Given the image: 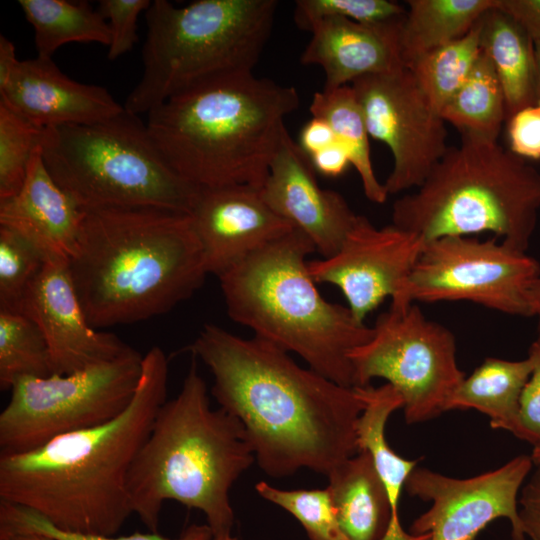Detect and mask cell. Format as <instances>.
Wrapping results in <instances>:
<instances>
[{"mask_svg": "<svg viewBox=\"0 0 540 540\" xmlns=\"http://www.w3.org/2000/svg\"><path fill=\"white\" fill-rule=\"evenodd\" d=\"M211 371L212 395L243 425L264 473L282 478L301 468L328 475L358 453L356 424L364 401L300 367L280 347L207 324L190 346Z\"/></svg>", "mask_w": 540, "mask_h": 540, "instance_id": "obj_1", "label": "cell"}, {"mask_svg": "<svg viewBox=\"0 0 540 540\" xmlns=\"http://www.w3.org/2000/svg\"><path fill=\"white\" fill-rule=\"evenodd\" d=\"M168 360L153 346L129 406L102 425L57 437L24 453L0 454V500L30 509L55 527L115 535L133 514L128 476L160 407Z\"/></svg>", "mask_w": 540, "mask_h": 540, "instance_id": "obj_2", "label": "cell"}, {"mask_svg": "<svg viewBox=\"0 0 540 540\" xmlns=\"http://www.w3.org/2000/svg\"><path fill=\"white\" fill-rule=\"evenodd\" d=\"M71 278L93 328L161 315L204 282L189 214L156 208L84 211Z\"/></svg>", "mask_w": 540, "mask_h": 540, "instance_id": "obj_3", "label": "cell"}, {"mask_svg": "<svg viewBox=\"0 0 540 540\" xmlns=\"http://www.w3.org/2000/svg\"><path fill=\"white\" fill-rule=\"evenodd\" d=\"M300 103L294 86L253 72L219 76L150 111L148 131L167 163L199 188H261Z\"/></svg>", "mask_w": 540, "mask_h": 540, "instance_id": "obj_4", "label": "cell"}, {"mask_svg": "<svg viewBox=\"0 0 540 540\" xmlns=\"http://www.w3.org/2000/svg\"><path fill=\"white\" fill-rule=\"evenodd\" d=\"M255 461L242 423L210 406L193 360L181 390L158 410L128 476L132 512L158 532L165 501L201 511L215 536L232 533L230 489Z\"/></svg>", "mask_w": 540, "mask_h": 540, "instance_id": "obj_5", "label": "cell"}, {"mask_svg": "<svg viewBox=\"0 0 540 540\" xmlns=\"http://www.w3.org/2000/svg\"><path fill=\"white\" fill-rule=\"evenodd\" d=\"M294 228L254 251L218 276L228 315L255 337L294 352L310 369L355 387L351 352L368 342L373 327L355 319L347 306L322 297L308 270L315 252Z\"/></svg>", "mask_w": 540, "mask_h": 540, "instance_id": "obj_6", "label": "cell"}, {"mask_svg": "<svg viewBox=\"0 0 540 540\" xmlns=\"http://www.w3.org/2000/svg\"><path fill=\"white\" fill-rule=\"evenodd\" d=\"M540 210V173L497 141L461 134L421 186L398 198L392 224L425 241L492 232L526 252Z\"/></svg>", "mask_w": 540, "mask_h": 540, "instance_id": "obj_7", "label": "cell"}, {"mask_svg": "<svg viewBox=\"0 0 540 540\" xmlns=\"http://www.w3.org/2000/svg\"><path fill=\"white\" fill-rule=\"evenodd\" d=\"M276 0H154L145 12L143 73L124 109L140 115L207 80L253 72L270 37Z\"/></svg>", "mask_w": 540, "mask_h": 540, "instance_id": "obj_8", "label": "cell"}, {"mask_svg": "<svg viewBox=\"0 0 540 540\" xmlns=\"http://www.w3.org/2000/svg\"><path fill=\"white\" fill-rule=\"evenodd\" d=\"M41 153L54 180L83 211L190 214L200 189L167 163L146 122L125 109L95 123L46 128Z\"/></svg>", "mask_w": 540, "mask_h": 540, "instance_id": "obj_9", "label": "cell"}, {"mask_svg": "<svg viewBox=\"0 0 540 540\" xmlns=\"http://www.w3.org/2000/svg\"><path fill=\"white\" fill-rule=\"evenodd\" d=\"M142 361L131 349L70 374L19 378L0 413V454L28 452L116 418L136 393Z\"/></svg>", "mask_w": 540, "mask_h": 540, "instance_id": "obj_10", "label": "cell"}, {"mask_svg": "<svg viewBox=\"0 0 540 540\" xmlns=\"http://www.w3.org/2000/svg\"><path fill=\"white\" fill-rule=\"evenodd\" d=\"M350 360L355 387L383 378L401 394L408 424L445 412L466 377L457 363L453 333L428 320L414 303L391 304L378 317L371 339L355 348Z\"/></svg>", "mask_w": 540, "mask_h": 540, "instance_id": "obj_11", "label": "cell"}, {"mask_svg": "<svg viewBox=\"0 0 540 540\" xmlns=\"http://www.w3.org/2000/svg\"><path fill=\"white\" fill-rule=\"evenodd\" d=\"M539 279L538 261L497 237L445 236L425 242L391 304L462 300L532 317L533 291Z\"/></svg>", "mask_w": 540, "mask_h": 540, "instance_id": "obj_12", "label": "cell"}, {"mask_svg": "<svg viewBox=\"0 0 540 540\" xmlns=\"http://www.w3.org/2000/svg\"><path fill=\"white\" fill-rule=\"evenodd\" d=\"M351 87L369 136L384 143L393 168L384 186L388 194L418 188L448 150L446 122L429 104L411 71L367 75Z\"/></svg>", "mask_w": 540, "mask_h": 540, "instance_id": "obj_13", "label": "cell"}, {"mask_svg": "<svg viewBox=\"0 0 540 540\" xmlns=\"http://www.w3.org/2000/svg\"><path fill=\"white\" fill-rule=\"evenodd\" d=\"M533 466L531 456L519 455L501 467L460 479L415 467L404 489L431 502L409 528L429 533L431 540H475L490 522L506 518L512 540H526L518 509L519 489Z\"/></svg>", "mask_w": 540, "mask_h": 540, "instance_id": "obj_14", "label": "cell"}, {"mask_svg": "<svg viewBox=\"0 0 540 540\" xmlns=\"http://www.w3.org/2000/svg\"><path fill=\"white\" fill-rule=\"evenodd\" d=\"M425 240L393 224L377 228L358 218L339 250L308 262L316 283L338 287L359 322L386 298L394 297L418 260Z\"/></svg>", "mask_w": 540, "mask_h": 540, "instance_id": "obj_15", "label": "cell"}, {"mask_svg": "<svg viewBox=\"0 0 540 540\" xmlns=\"http://www.w3.org/2000/svg\"><path fill=\"white\" fill-rule=\"evenodd\" d=\"M20 312L41 330L54 374H70L116 359L132 349L117 336L91 326L67 261L46 260L26 291Z\"/></svg>", "mask_w": 540, "mask_h": 540, "instance_id": "obj_16", "label": "cell"}, {"mask_svg": "<svg viewBox=\"0 0 540 540\" xmlns=\"http://www.w3.org/2000/svg\"><path fill=\"white\" fill-rule=\"evenodd\" d=\"M315 172L285 128L260 191L269 207L326 258L339 250L358 215L339 193L320 187Z\"/></svg>", "mask_w": 540, "mask_h": 540, "instance_id": "obj_17", "label": "cell"}, {"mask_svg": "<svg viewBox=\"0 0 540 540\" xmlns=\"http://www.w3.org/2000/svg\"><path fill=\"white\" fill-rule=\"evenodd\" d=\"M189 215L205 269L217 277L294 229L264 201L260 188L247 185L200 188Z\"/></svg>", "mask_w": 540, "mask_h": 540, "instance_id": "obj_18", "label": "cell"}, {"mask_svg": "<svg viewBox=\"0 0 540 540\" xmlns=\"http://www.w3.org/2000/svg\"><path fill=\"white\" fill-rule=\"evenodd\" d=\"M0 99L43 129L95 123L124 109L104 87L77 82L41 56L20 60Z\"/></svg>", "mask_w": 540, "mask_h": 540, "instance_id": "obj_19", "label": "cell"}, {"mask_svg": "<svg viewBox=\"0 0 540 540\" xmlns=\"http://www.w3.org/2000/svg\"><path fill=\"white\" fill-rule=\"evenodd\" d=\"M403 16L376 24L338 17L320 19L308 30L312 36L300 61L322 68L324 90L350 85L363 76L402 69L405 67L400 50Z\"/></svg>", "mask_w": 540, "mask_h": 540, "instance_id": "obj_20", "label": "cell"}, {"mask_svg": "<svg viewBox=\"0 0 540 540\" xmlns=\"http://www.w3.org/2000/svg\"><path fill=\"white\" fill-rule=\"evenodd\" d=\"M84 214L48 171L41 147L30 161L20 190L12 197L0 200V225L27 238L46 260L69 261Z\"/></svg>", "mask_w": 540, "mask_h": 540, "instance_id": "obj_21", "label": "cell"}, {"mask_svg": "<svg viewBox=\"0 0 540 540\" xmlns=\"http://www.w3.org/2000/svg\"><path fill=\"white\" fill-rule=\"evenodd\" d=\"M339 525L349 540H381L391 518L385 487L371 455L360 451L328 475Z\"/></svg>", "mask_w": 540, "mask_h": 540, "instance_id": "obj_22", "label": "cell"}, {"mask_svg": "<svg viewBox=\"0 0 540 540\" xmlns=\"http://www.w3.org/2000/svg\"><path fill=\"white\" fill-rule=\"evenodd\" d=\"M480 46L495 68L507 119L540 100L534 42L497 5L480 19Z\"/></svg>", "mask_w": 540, "mask_h": 540, "instance_id": "obj_23", "label": "cell"}, {"mask_svg": "<svg viewBox=\"0 0 540 540\" xmlns=\"http://www.w3.org/2000/svg\"><path fill=\"white\" fill-rule=\"evenodd\" d=\"M534 367V358L509 361L489 357L465 377L449 398L446 411L475 409L503 429L524 440L520 424V397Z\"/></svg>", "mask_w": 540, "mask_h": 540, "instance_id": "obj_24", "label": "cell"}, {"mask_svg": "<svg viewBox=\"0 0 540 540\" xmlns=\"http://www.w3.org/2000/svg\"><path fill=\"white\" fill-rule=\"evenodd\" d=\"M400 27L405 67L422 55L465 36L497 0H408Z\"/></svg>", "mask_w": 540, "mask_h": 540, "instance_id": "obj_25", "label": "cell"}, {"mask_svg": "<svg viewBox=\"0 0 540 540\" xmlns=\"http://www.w3.org/2000/svg\"><path fill=\"white\" fill-rule=\"evenodd\" d=\"M34 30L37 56L52 58L71 42H95L109 46L111 31L106 19L87 1L19 0Z\"/></svg>", "mask_w": 540, "mask_h": 540, "instance_id": "obj_26", "label": "cell"}, {"mask_svg": "<svg viewBox=\"0 0 540 540\" xmlns=\"http://www.w3.org/2000/svg\"><path fill=\"white\" fill-rule=\"evenodd\" d=\"M309 111L312 117L328 122L337 141L346 148L366 198L377 204L385 203L389 194L375 175L370 157V136L351 85L316 92Z\"/></svg>", "mask_w": 540, "mask_h": 540, "instance_id": "obj_27", "label": "cell"}, {"mask_svg": "<svg viewBox=\"0 0 540 540\" xmlns=\"http://www.w3.org/2000/svg\"><path fill=\"white\" fill-rule=\"evenodd\" d=\"M460 134L497 141L507 119L505 99L490 59L481 52L461 88L440 112Z\"/></svg>", "mask_w": 540, "mask_h": 540, "instance_id": "obj_28", "label": "cell"}, {"mask_svg": "<svg viewBox=\"0 0 540 540\" xmlns=\"http://www.w3.org/2000/svg\"><path fill=\"white\" fill-rule=\"evenodd\" d=\"M481 52L479 20L465 36L422 55L407 68L440 114L469 77Z\"/></svg>", "mask_w": 540, "mask_h": 540, "instance_id": "obj_29", "label": "cell"}, {"mask_svg": "<svg viewBox=\"0 0 540 540\" xmlns=\"http://www.w3.org/2000/svg\"><path fill=\"white\" fill-rule=\"evenodd\" d=\"M54 374L47 342L39 327L18 311L0 309V387L10 390L23 377Z\"/></svg>", "mask_w": 540, "mask_h": 540, "instance_id": "obj_30", "label": "cell"}, {"mask_svg": "<svg viewBox=\"0 0 540 540\" xmlns=\"http://www.w3.org/2000/svg\"><path fill=\"white\" fill-rule=\"evenodd\" d=\"M44 130L0 99V200L22 187Z\"/></svg>", "mask_w": 540, "mask_h": 540, "instance_id": "obj_31", "label": "cell"}, {"mask_svg": "<svg viewBox=\"0 0 540 540\" xmlns=\"http://www.w3.org/2000/svg\"><path fill=\"white\" fill-rule=\"evenodd\" d=\"M257 493L295 517L309 540H349L342 531L328 488L283 490L260 481Z\"/></svg>", "mask_w": 540, "mask_h": 540, "instance_id": "obj_32", "label": "cell"}, {"mask_svg": "<svg viewBox=\"0 0 540 540\" xmlns=\"http://www.w3.org/2000/svg\"><path fill=\"white\" fill-rule=\"evenodd\" d=\"M45 262L32 242L0 225V309L20 312L26 291Z\"/></svg>", "mask_w": 540, "mask_h": 540, "instance_id": "obj_33", "label": "cell"}, {"mask_svg": "<svg viewBox=\"0 0 540 540\" xmlns=\"http://www.w3.org/2000/svg\"><path fill=\"white\" fill-rule=\"evenodd\" d=\"M0 530L39 533L55 540H214L208 524H192L178 537L170 539L158 532L134 533L128 536L92 535L61 530L36 512L0 500Z\"/></svg>", "mask_w": 540, "mask_h": 540, "instance_id": "obj_34", "label": "cell"}, {"mask_svg": "<svg viewBox=\"0 0 540 540\" xmlns=\"http://www.w3.org/2000/svg\"><path fill=\"white\" fill-rule=\"evenodd\" d=\"M405 12L400 4L387 0H297L294 21L308 31L314 22L328 17L376 24L398 19Z\"/></svg>", "mask_w": 540, "mask_h": 540, "instance_id": "obj_35", "label": "cell"}, {"mask_svg": "<svg viewBox=\"0 0 540 540\" xmlns=\"http://www.w3.org/2000/svg\"><path fill=\"white\" fill-rule=\"evenodd\" d=\"M150 0H101L98 11L106 19L111 41L107 58L111 61L129 52L138 40L137 19L151 5Z\"/></svg>", "mask_w": 540, "mask_h": 540, "instance_id": "obj_36", "label": "cell"}, {"mask_svg": "<svg viewBox=\"0 0 540 540\" xmlns=\"http://www.w3.org/2000/svg\"><path fill=\"white\" fill-rule=\"evenodd\" d=\"M510 151L524 159H540V100L508 119Z\"/></svg>", "mask_w": 540, "mask_h": 540, "instance_id": "obj_37", "label": "cell"}, {"mask_svg": "<svg viewBox=\"0 0 540 540\" xmlns=\"http://www.w3.org/2000/svg\"><path fill=\"white\" fill-rule=\"evenodd\" d=\"M529 354L534 367L520 397L519 418L524 441L536 446L540 444V339L533 342Z\"/></svg>", "mask_w": 540, "mask_h": 540, "instance_id": "obj_38", "label": "cell"}, {"mask_svg": "<svg viewBox=\"0 0 540 540\" xmlns=\"http://www.w3.org/2000/svg\"><path fill=\"white\" fill-rule=\"evenodd\" d=\"M497 7L510 16L533 41H540V0H497Z\"/></svg>", "mask_w": 540, "mask_h": 540, "instance_id": "obj_39", "label": "cell"}, {"mask_svg": "<svg viewBox=\"0 0 540 540\" xmlns=\"http://www.w3.org/2000/svg\"><path fill=\"white\" fill-rule=\"evenodd\" d=\"M523 532L531 540H540V485L529 481L519 499Z\"/></svg>", "mask_w": 540, "mask_h": 540, "instance_id": "obj_40", "label": "cell"}, {"mask_svg": "<svg viewBox=\"0 0 540 540\" xmlns=\"http://www.w3.org/2000/svg\"><path fill=\"white\" fill-rule=\"evenodd\" d=\"M309 158L315 171L326 177H338L351 165L346 148L338 141Z\"/></svg>", "mask_w": 540, "mask_h": 540, "instance_id": "obj_41", "label": "cell"}, {"mask_svg": "<svg viewBox=\"0 0 540 540\" xmlns=\"http://www.w3.org/2000/svg\"><path fill=\"white\" fill-rule=\"evenodd\" d=\"M336 141V136L328 122L312 117L301 129L298 145L310 157Z\"/></svg>", "mask_w": 540, "mask_h": 540, "instance_id": "obj_42", "label": "cell"}, {"mask_svg": "<svg viewBox=\"0 0 540 540\" xmlns=\"http://www.w3.org/2000/svg\"><path fill=\"white\" fill-rule=\"evenodd\" d=\"M20 60L16 57L15 46L4 35L0 36V92L8 85L16 72Z\"/></svg>", "mask_w": 540, "mask_h": 540, "instance_id": "obj_43", "label": "cell"}, {"mask_svg": "<svg viewBox=\"0 0 540 540\" xmlns=\"http://www.w3.org/2000/svg\"><path fill=\"white\" fill-rule=\"evenodd\" d=\"M0 540H55L49 536L21 531L0 530Z\"/></svg>", "mask_w": 540, "mask_h": 540, "instance_id": "obj_44", "label": "cell"}, {"mask_svg": "<svg viewBox=\"0 0 540 540\" xmlns=\"http://www.w3.org/2000/svg\"><path fill=\"white\" fill-rule=\"evenodd\" d=\"M534 316L538 318V339H540V279L537 281L533 291Z\"/></svg>", "mask_w": 540, "mask_h": 540, "instance_id": "obj_45", "label": "cell"}, {"mask_svg": "<svg viewBox=\"0 0 540 540\" xmlns=\"http://www.w3.org/2000/svg\"><path fill=\"white\" fill-rule=\"evenodd\" d=\"M530 456H531L533 465L537 467L536 472L534 473V475L532 476L530 480L540 485V444L534 446L532 454Z\"/></svg>", "mask_w": 540, "mask_h": 540, "instance_id": "obj_46", "label": "cell"}, {"mask_svg": "<svg viewBox=\"0 0 540 540\" xmlns=\"http://www.w3.org/2000/svg\"><path fill=\"white\" fill-rule=\"evenodd\" d=\"M534 42V55H535V63H536V74H537V85H538V91L540 96V41H533Z\"/></svg>", "mask_w": 540, "mask_h": 540, "instance_id": "obj_47", "label": "cell"}, {"mask_svg": "<svg viewBox=\"0 0 540 540\" xmlns=\"http://www.w3.org/2000/svg\"><path fill=\"white\" fill-rule=\"evenodd\" d=\"M214 540H239L236 536H234L232 533L228 534H222L215 536Z\"/></svg>", "mask_w": 540, "mask_h": 540, "instance_id": "obj_48", "label": "cell"}]
</instances>
